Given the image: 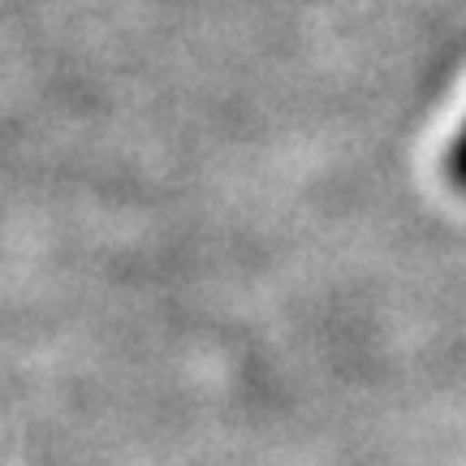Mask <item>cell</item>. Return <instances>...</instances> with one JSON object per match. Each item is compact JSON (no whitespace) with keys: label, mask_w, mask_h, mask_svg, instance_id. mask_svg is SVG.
<instances>
[{"label":"cell","mask_w":466,"mask_h":466,"mask_svg":"<svg viewBox=\"0 0 466 466\" xmlns=\"http://www.w3.org/2000/svg\"><path fill=\"white\" fill-rule=\"evenodd\" d=\"M445 173H450V182L458 186V190H466V126L458 130L450 156H445Z\"/></svg>","instance_id":"6da1fadb"}]
</instances>
